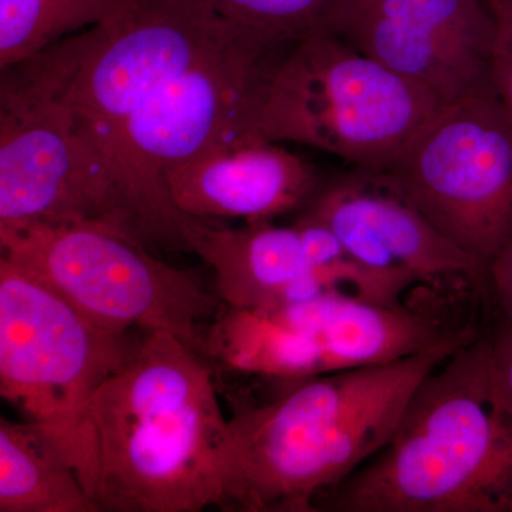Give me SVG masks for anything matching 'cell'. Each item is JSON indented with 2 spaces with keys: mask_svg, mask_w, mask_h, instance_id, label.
<instances>
[{
  "mask_svg": "<svg viewBox=\"0 0 512 512\" xmlns=\"http://www.w3.org/2000/svg\"><path fill=\"white\" fill-rule=\"evenodd\" d=\"M187 244L211 266L217 295L231 309L272 308L340 291L313 268L296 224L251 221L241 228H222L195 218Z\"/></svg>",
  "mask_w": 512,
  "mask_h": 512,
  "instance_id": "cell-15",
  "label": "cell"
},
{
  "mask_svg": "<svg viewBox=\"0 0 512 512\" xmlns=\"http://www.w3.org/2000/svg\"><path fill=\"white\" fill-rule=\"evenodd\" d=\"M244 35L208 0H130L113 19L2 70V79L69 111L110 165L138 222L120 164L128 121L168 80Z\"/></svg>",
  "mask_w": 512,
  "mask_h": 512,
  "instance_id": "cell-4",
  "label": "cell"
},
{
  "mask_svg": "<svg viewBox=\"0 0 512 512\" xmlns=\"http://www.w3.org/2000/svg\"><path fill=\"white\" fill-rule=\"evenodd\" d=\"M481 305L488 319H512V238L487 266Z\"/></svg>",
  "mask_w": 512,
  "mask_h": 512,
  "instance_id": "cell-20",
  "label": "cell"
},
{
  "mask_svg": "<svg viewBox=\"0 0 512 512\" xmlns=\"http://www.w3.org/2000/svg\"><path fill=\"white\" fill-rule=\"evenodd\" d=\"M96 503L110 512L224 508L231 431L210 367L170 333H146L90 404Z\"/></svg>",
  "mask_w": 512,
  "mask_h": 512,
  "instance_id": "cell-2",
  "label": "cell"
},
{
  "mask_svg": "<svg viewBox=\"0 0 512 512\" xmlns=\"http://www.w3.org/2000/svg\"><path fill=\"white\" fill-rule=\"evenodd\" d=\"M474 322H450L430 306L328 291L272 308L225 306L212 326L208 355L239 372L285 384L419 355Z\"/></svg>",
  "mask_w": 512,
  "mask_h": 512,
  "instance_id": "cell-8",
  "label": "cell"
},
{
  "mask_svg": "<svg viewBox=\"0 0 512 512\" xmlns=\"http://www.w3.org/2000/svg\"><path fill=\"white\" fill-rule=\"evenodd\" d=\"M495 19L491 84L493 92L512 113V0H488Z\"/></svg>",
  "mask_w": 512,
  "mask_h": 512,
  "instance_id": "cell-19",
  "label": "cell"
},
{
  "mask_svg": "<svg viewBox=\"0 0 512 512\" xmlns=\"http://www.w3.org/2000/svg\"><path fill=\"white\" fill-rule=\"evenodd\" d=\"M316 510L512 512V413L491 376L484 325L420 383L389 443Z\"/></svg>",
  "mask_w": 512,
  "mask_h": 512,
  "instance_id": "cell-3",
  "label": "cell"
},
{
  "mask_svg": "<svg viewBox=\"0 0 512 512\" xmlns=\"http://www.w3.org/2000/svg\"><path fill=\"white\" fill-rule=\"evenodd\" d=\"M370 271L412 286H463L481 303L484 266L448 241L389 170L352 167L303 208Z\"/></svg>",
  "mask_w": 512,
  "mask_h": 512,
  "instance_id": "cell-13",
  "label": "cell"
},
{
  "mask_svg": "<svg viewBox=\"0 0 512 512\" xmlns=\"http://www.w3.org/2000/svg\"><path fill=\"white\" fill-rule=\"evenodd\" d=\"M0 248L101 328L170 333L208 356L212 326L225 308L220 296L136 238L100 225L36 224L0 231Z\"/></svg>",
  "mask_w": 512,
  "mask_h": 512,
  "instance_id": "cell-7",
  "label": "cell"
},
{
  "mask_svg": "<svg viewBox=\"0 0 512 512\" xmlns=\"http://www.w3.org/2000/svg\"><path fill=\"white\" fill-rule=\"evenodd\" d=\"M284 45L241 36L164 83L128 121L121 174L147 244L188 249L192 218L168 200L163 175L212 147L252 136L256 93Z\"/></svg>",
  "mask_w": 512,
  "mask_h": 512,
  "instance_id": "cell-9",
  "label": "cell"
},
{
  "mask_svg": "<svg viewBox=\"0 0 512 512\" xmlns=\"http://www.w3.org/2000/svg\"><path fill=\"white\" fill-rule=\"evenodd\" d=\"M235 28L291 43L333 33L349 0H208Z\"/></svg>",
  "mask_w": 512,
  "mask_h": 512,
  "instance_id": "cell-18",
  "label": "cell"
},
{
  "mask_svg": "<svg viewBox=\"0 0 512 512\" xmlns=\"http://www.w3.org/2000/svg\"><path fill=\"white\" fill-rule=\"evenodd\" d=\"M444 106L342 37L318 33L272 57L249 133L316 148L352 167L387 170Z\"/></svg>",
  "mask_w": 512,
  "mask_h": 512,
  "instance_id": "cell-5",
  "label": "cell"
},
{
  "mask_svg": "<svg viewBox=\"0 0 512 512\" xmlns=\"http://www.w3.org/2000/svg\"><path fill=\"white\" fill-rule=\"evenodd\" d=\"M0 512H101L35 424L0 419Z\"/></svg>",
  "mask_w": 512,
  "mask_h": 512,
  "instance_id": "cell-16",
  "label": "cell"
},
{
  "mask_svg": "<svg viewBox=\"0 0 512 512\" xmlns=\"http://www.w3.org/2000/svg\"><path fill=\"white\" fill-rule=\"evenodd\" d=\"M495 387L512 413V319H490L484 325Z\"/></svg>",
  "mask_w": 512,
  "mask_h": 512,
  "instance_id": "cell-21",
  "label": "cell"
},
{
  "mask_svg": "<svg viewBox=\"0 0 512 512\" xmlns=\"http://www.w3.org/2000/svg\"><path fill=\"white\" fill-rule=\"evenodd\" d=\"M45 282L0 258V394L53 441L96 501L90 404L136 352Z\"/></svg>",
  "mask_w": 512,
  "mask_h": 512,
  "instance_id": "cell-6",
  "label": "cell"
},
{
  "mask_svg": "<svg viewBox=\"0 0 512 512\" xmlns=\"http://www.w3.org/2000/svg\"><path fill=\"white\" fill-rule=\"evenodd\" d=\"M335 35L444 104L494 94L488 0H349Z\"/></svg>",
  "mask_w": 512,
  "mask_h": 512,
  "instance_id": "cell-12",
  "label": "cell"
},
{
  "mask_svg": "<svg viewBox=\"0 0 512 512\" xmlns=\"http://www.w3.org/2000/svg\"><path fill=\"white\" fill-rule=\"evenodd\" d=\"M387 170L487 274L512 238V113L503 101L480 94L446 104Z\"/></svg>",
  "mask_w": 512,
  "mask_h": 512,
  "instance_id": "cell-10",
  "label": "cell"
},
{
  "mask_svg": "<svg viewBox=\"0 0 512 512\" xmlns=\"http://www.w3.org/2000/svg\"><path fill=\"white\" fill-rule=\"evenodd\" d=\"M320 184L308 161L281 143L256 136L212 147L163 175L171 204L202 221H271L305 208Z\"/></svg>",
  "mask_w": 512,
  "mask_h": 512,
  "instance_id": "cell-14",
  "label": "cell"
},
{
  "mask_svg": "<svg viewBox=\"0 0 512 512\" xmlns=\"http://www.w3.org/2000/svg\"><path fill=\"white\" fill-rule=\"evenodd\" d=\"M36 224L100 225L144 244L119 180L69 111L2 79L0 231Z\"/></svg>",
  "mask_w": 512,
  "mask_h": 512,
  "instance_id": "cell-11",
  "label": "cell"
},
{
  "mask_svg": "<svg viewBox=\"0 0 512 512\" xmlns=\"http://www.w3.org/2000/svg\"><path fill=\"white\" fill-rule=\"evenodd\" d=\"M481 330L476 322L419 355L279 384L274 399L242 407L229 419L224 508L318 511L323 494L389 443L426 376Z\"/></svg>",
  "mask_w": 512,
  "mask_h": 512,
  "instance_id": "cell-1",
  "label": "cell"
},
{
  "mask_svg": "<svg viewBox=\"0 0 512 512\" xmlns=\"http://www.w3.org/2000/svg\"><path fill=\"white\" fill-rule=\"evenodd\" d=\"M130 0H0V69L119 15Z\"/></svg>",
  "mask_w": 512,
  "mask_h": 512,
  "instance_id": "cell-17",
  "label": "cell"
}]
</instances>
